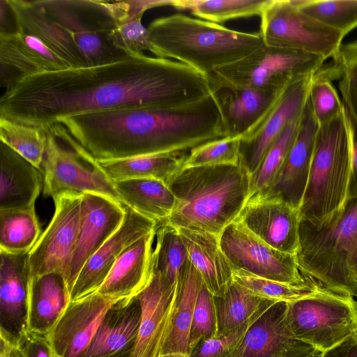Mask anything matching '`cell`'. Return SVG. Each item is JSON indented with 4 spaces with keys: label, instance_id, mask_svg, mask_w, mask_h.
<instances>
[{
    "label": "cell",
    "instance_id": "6da1fadb",
    "mask_svg": "<svg viewBox=\"0 0 357 357\" xmlns=\"http://www.w3.org/2000/svg\"><path fill=\"white\" fill-rule=\"evenodd\" d=\"M211 95L205 76L181 62L145 54L30 76L0 99V117L39 128L92 112L169 107Z\"/></svg>",
    "mask_w": 357,
    "mask_h": 357
},
{
    "label": "cell",
    "instance_id": "7a4b0ae2",
    "mask_svg": "<svg viewBox=\"0 0 357 357\" xmlns=\"http://www.w3.org/2000/svg\"><path fill=\"white\" fill-rule=\"evenodd\" d=\"M17 31L33 35L68 68L126 59L109 35L120 15L119 1L7 0Z\"/></svg>",
    "mask_w": 357,
    "mask_h": 357
},
{
    "label": "cell",
    "instance_id": "3957f363",
    "mask_svg": "<svg viewBox=\"0 0 357 357\" xmlns=\"http://www.w3.org/2000/svg\"><path fill=\"white\" fill-rule=\"evenodd\" d=\"M166 183L176 204L165 221L219 237L250 197L251 175L240 160L236 165L182 168Z\"/></svg>",
    "mask_w": 357,
    "mask_h": 357
},
{
    "label": "cell",
    "instance_id": "277c9868",
    "mask_svg": "<svg viewBox=\"0 0 357 357\" xmlns=\"http://www.w3.org/2000/svg\"><path fill=\"white\" fill-rule=\"evenodd\" d=\"M147 29L156 57L184 63L205 77L263 43L259 31L233 30L182 13L156 18Z\"/></svg>",
    "mask_w": 357,
    "mask_h": 357
},
{
    "label": "cell",
    "instance_id": "5b68a950",
    "mask_svg": "<svg viewBox=\"0 0 357 357\" xmlns=\"http://www.w3.org/2000/svg\"><path fill=\"white\" fill-rule=\"evenodd\" d=\"M354 130L345 110L319 126L305 194L301 222L319 229L336 221L348 200Z\"/></svg>",
    "mask_w": 357,
    "mask_h": 357
},
{
    "label": "cell",
    "instance_id": "8992f818",
    "mask_svg": "<svg viewBox=\"0 0 357 357\" xmlns=\"http://www.w3.org/2000/svg\"><path fill=\"white\" fill-rule=\"evenodd\" d=\"M300 237L296 258L303 276L321 288L357 297V199L325 227L301 222Z\"/></svg>",
    "mask_w": 357,
    "mask_h": 357
},
{
    "label": "cell",
    "instance_id": "52a82bcc",
    "mask_svg": "<svg viewBox=\"0 0 357 357\" xmlns=\"http://www.w3.org/2000/svg\"><path fill=\"white\" fill-rule=\"evenodd\" d=\"M286 319L295 337L324 353L357 332V301L321 287L287 303Z\"/></svg>",
    "mask_w": 357,
    "mask_h": 357
},
{
    "label": "cell",
    "instance_id": "ba28073f",
    "mask_svg": "<svg viewBox=\"0 0 357 357\" xmlns=\"http://www.w3.org/2000/svg\"><path fill=\"white\" fill-rule=\"evenodd\" d=\"M325 61L315 54L263 43L245 57L211 73L235 86L278 93L294 78L317 73Z\"/></svg>",
    "mask_w": 357,
    "mask_h": 357
},
{
    "label": "cell",
    "instance_id": "9c48e42d",
    "mask_svg": "<svg viewBox=\"0 0 357 357\" xmlns=\"http://www.w3.org/2000/svg\"><path fill=\"white\" fill-rule=\"evenodd\" d=\"M259 32L269 47L333 58L344 36L301 11L294 0H269L261 15Z\"/></svg>",
    "mask_w": 357,
    "mask_h": 357
},
{
    "label": "cell",
    "instance_id": "30bf717a",
    "mask_svg": "<svg viewBox=\"0 0 357 357\" xmlns=\"http://www.w3.org/2000/svg\"><path fill=\"white\" fill-rule=\"evenodd\" d=\"M47 139L42 167L43 168V195L54 199L63 193H96L105 195L123 204L114 182L96 160L84 151L69 135L65 142L72 148L62 146L58 138L47 132Z\"/></svg>",
    "mask_w": 357,
    "mask_h": 357
},
{
    "label": "cell",
    "instance_id": "8fae6325",
    "mask_svg": "<svg viewBox=\"0 0 357 357\" xmlns=\"http://www.w3.org/2000/svg\"><path fill=\"white\" fill-rule=\"evenodd\" d=\"M219 243L232 269L294 286L314 282L301 273L296 255L269 246L237 220L223 230Z\"/></svg>",
    "mask_w": 357,
    "mask_h": 357
},
{
    "label": "cell",
    "instance_id": "7c38bea8",
    "mask_svg": "<svg viewBox=\"0 0 357 357\" xmlns=\"http://www.w3.org/2000/svg\"><path fill=\"white\" fill-rule=\"evenodd\" d=\"M83 195L55 197L53 217L29 252L30 278L49 273L63 276L74 251L80 229Z\"/></svg>",
    "mask_w": 357,
    "mask_h": 357
},
{
    "label": "cell",
    "instance_id": "4fadbf2b",
    "mask_svg": "<svg viewBox=\"0 0 357 357\" xmlns=\"http://www.w3.org/2000/svg\"><path fill=\"white\" fill-rule=\"evenodd\" d=\"M314 74L294 78L241 137L240 160L252 175L287 123L303 112Z\"/></svg>",
    "mask_w": 357,
    "mask_h": 357
},
{
    "label": "cell",
    "instance_id": "5bb4252c",
    "mask_svg": "<svg viewBox=\"0 0 357 357\" xmlns=\"http://www.w3.org/2000/svg\"><path fill=\"white\" fill-rule=\"evenodd\" d=\"M236 220L269 246L297 255L301 243L299 211L281 198L254 195L248 198Z\"/></svg>",
    "mask_w": 357,
    "mask_h": 357
},
{
    "label": "cell",
    "instance_id": "9a60e30c",
    "mask_svg": "<svg viewBox=\"0 0 357 357\" xmlns=\"http://www.w3.org/2000/svg\"><path fill=\"white\" fill-rule=\"evenodd\" d=\"M287 308L284 301L271 305L250 326L227 357H321L322 351L293 335Z\"/></svg>",
    "mask_w": 357,
    "mask_h": 357
},
{
    "label": "cell",
    "instance_id": "2e32d148",
    "mask_svg": "<svg viewBox=\"0 0 357 357\" xmlns=\"http://www.w3.org/2000/svg\"><path fill=\"white\" fill-rule=\"evenodd\" d=\"M82 195L79 232L63 275L70 293L84 264L117 230L126 215L124 204L100 194Z\"/></svg>",
    "mask_w": 357,
    "mask_h": 357
},
{
    "label": "cell",
    "instance_id": "e0dca14e",
    "mask_svg": "<svg viewBox=\"0 0 357 357\" xmlns=\"http://www.w3.org/2000/svg\"><path fill=\"white\" fill-rule=\"evenodd\" d=\"M119 300L95 292L70 301L49 334L54 357H84L107 310Z\"/></svg>",
    "mask_w": 357,
    "mask_h": 357
},
{
    "label": "cell",
    "instance_id": "ac0fdd59",
    "mask_svg": "<svg viewBox=\"0 0 357 357\" xmlns=\"http://www.w3.org/2000/svg\"><path fill=\"white\" fill-rule=\"evenodd\" d=\"M29 252L0 250V337L17 345L29 331Z\"/></svg>",
    "mask_w": 357,
    "mask_h": 357
},
{
    "label": "cell",
    "instance_id": "d6986e66",
    "mask_svg": "<svg viewBox=\"0 0 357 357\" xmlns=\"http://www.w3.org/2000/svg\"><path fill=\"white\" fill-rule=\"evenodd\" d=\"M125 218L117 230L89 259L70 293V301L97 291L120 255L133 243L152 232L156 222L126 205Z\"/></svg>",
    "mask_w": 357,
    "mask_h": 357
},
{
    "label": "cell",
    "instance_id": "ffe728a7",
    "mask_svg": "<svg viewBox=\"0 0 357 357\" xmlns=\"http://www.w3.org/2000/svg\"><path fill=\"white\" fill-rule=\"evenodd\" d=\"M66 68V62L38 37L17 30L0 32V84L6 91L30 76Z\"/></svg>",
    "mask_w": 357,
    "mask_h": 357
},
{
    "label": "cell",
    "instance_id": "44dd1931",
    "mask_svg": "<svg viewBox=\"0 0 357 357\" xmlns=\"http://www.w3.org/2000/svg\"><path fill=\"white\" fill-rule=\"evenodd\" d=\"M177 287L178 282L152 273L147 286L137 295L142 317L131 357L160 356L170 325Z\"/></svg>",
    "mask_w": 357,
    "mask_h": 357
},
{
    "label": "cell",
    "instance_id": "7402d4cb",
    "mask_svg": "<svg viewBox=\"0 0 357 357\" xmlns=\"http://www.w3.org/2000/svg\"><path fill=\"white\" fill-rule=\"evenodd\" d=\"M319 128L308 98L294 143L273 184L264 194L277 196L299 209L308 180Z\"/></svg>",
    "mask_w": 357,
    "mask_h": 357
},
{
    "label": "cell",
    "instance_id": "603a6c76",
    "mask_svg": "<svg viewBox=\"0 0 357 357\" xmlns=\"http://www.w3.org/2000/svg\"><path fill=\"white\" fill-rule=\"evenodd\" d=\"M206 77L211 94L219 109L226 136L242 137L263 116L280 93L235 86L213 73Z\"/></svg>",
    "mask_w": 357,
    "mask_h": 357
},
{
    "label": "cell",
    "instance_id": "cb8c5ba5",
    "mask_svg": "<svg viewBox=\"0 0 357 357\" xmlns=\"http://www.w3.org/2000/svg\"><path fill=\"white\" fill-rule=\"evenodd\" d=\"M141 317L137 296L117 301L105 314L84 357H131Z\"/></svg>",
    "mask_w": 357,
    "mask_h": 357
},
{
    "label": "cell",
    "instance_id": "d4e9b609",
    "mask_svg": "<svg viewBox=\"0 0 357 357\" xmlns=\"http://www.w3.org/2000/svg\"><path fill=\"white\" fill-rule=\"evenodd\" d=\"M155 229L130 245L117 259L96 292L116 300L137 296L149 284Z\"/></svg>",
    "mask_w": 357,
    "mask_h": 357
},
{
    "label": "cell",
    "instance_id": "484cf974",
    "mask_svg": "<svg viewBox=\"0 0 357 357\" xmlns=\"http://www.w3.org/2000/svg\"><path fill=\"white\" fill-rule=\"evenodd\" d=\"M43 181L40 169L0 143V210L35 205Z\"/></svg>",
    "mask_w": 357,
    "mask_h": 357
},
{
    "label": "cell",
    "instance_id": "4316f807",
    "mask_svg": "<svg viewBox=\"0 0 357 357\" xmlns=\"http://www.w3.org/2000/svg\"><path fill=\"white\" fill-rule=\"evenodd\" d=\"M188 253V259L204 284L214 296H222L233 282V269L222 252L219 237L206 232L177 228Z\"/></svg>",
    "mask_w": 357,
    "mask_h": 357
},
{
    "label": "cell",
    "instance_id": "83f0119b",
    "mask_svg": "<svg viewBox=\"0 0 357 357\" xmlns=\"http://www.w3.org/2000/svg\"><path fill=\"white\" fill-rule=\"evenodd\" d=\"M70 302V292L61 273L30 278L29 331L49 335Z\"/></svg>",
    "mask_w": 357,
    "mask_h": 357
},
{
    "label": "cell",
    "instance_id": "f1b7e54d",
    "mask_svg": "<svg viewBox=\"0 0 357 357\" xmlns=\"http://www.w3.org/2000/svg\"><path fill=\"white\" fill-rule=\"evenodd\" d=\"M213 301L218 337L245 332L266 310L278 302L255 295L234 281L222 296H213Z\"/></svg>",
    "mask_w": 357,
    "mask_h": 357
},
{
    "label": "cell",
    "instance_id": "f546056e",
    "mask_svg": "<svg viewBox=\"0 0 357 357\" xmlns=\"http://www.w3.org/2000/svg\"><path fill=\"white\" fill-rule=\"evenodd\" d=\"M202 284L201 275L188 259L179 273L176 303L160 355L173 352L188 354L190 329Z\"/></svg>",
    "mask_w": 357,
    "mask_h": 357
},
{
    "label": "cell",
    "instance_id": "4dcf8cb0",
    "mask_svg": "<svg viewBox=\"0 0 357 357\" xmlns=\"http://www.w3.org/2000/svg\"><path fill=\"white\" fill-rule=\"evenodd\" d=\"M113 182L122 202L145 218L159 223L171 215L176 197L165 182L152 178Z\"/></svg>",
    "mask_w": 357,
    "mask_h": 357
},
{
    "label": "cell",
    "instance_id": "1f68e13d",
    "mask_svg": "<svg viewBox=\"0 0 357 357\" xmlns=\"http://www.w3.org/2000/svg\"><path fill=\"white\" fill-rule=\"evenodd\" d=\"M189 151L163 152L124 159L97 161L112 181L152 178L167 183L174 174L181 169Z\"/></svg>",
    "mask_w": 357,
    "mask_h": 357
},
{
    "label": "cell",
    "instance_id": "d6a6232c",
    "mask_svg": "<svg viewBox=\"0 0 357 357\" xmlns=\"http://www.w3.org/2000/svg\"><path fill=\"white\" fill-rule=\"evenodd\" d=\"M41 234L35 205L0 210V250L9 253L29 252Z\"/></svg>",
    "mask_w": 357,
    "mask_h": 357
},
{
    "label": "cell",
    "instance_id": "836d02e7",
    "mask_svg": "<svg viewBox=\"0 0 357 357\" xmlns=\"http://www.w3.org/2000/svg\"><path fill=\"white\" fill-rule=\"evenodd\" d=\"M155 238L152 273L177 282L181 269L188 259V250L178 230L166 221L157 223Z\"/></svg>",
    "mask_w": 357,
    "mask_h": 357
},
{
    "label": "cell",
    "instance_id": "e575fe53",
    "mask_svg": "<svg viewBox=\"0 0 357 357\" xmlns=\"http://www.w3.org/2000/svg\"><path fill=\"white\" fill-rule=\"evenodd\" d=\"M269 0H173L172 7L190 10L200 19L220 24L226 21L260 16Z\"/></svg>",
    "mask_w": 357,
    "mask_h": 357
},
{
    "label": "cell",
    "instance_id": "d590c367",
    "mask_svg": "<svg viewBox=\"0 0 357 357\" xmlns=\"http://www.w3.org/2000/svg\"><path fill=\"white\" fill-rule=\"evenodd\" d=\"M301 115L287 123L251 175L250 197L266 193L273 184L297 137Z\"/></svg>",
    "mask_w": 357,
    "mask_h": 357
},
{
    "label": "cell",
    "instance_id": "8d00e7d4",
    "mask_svg": "<svg viewBox=\"0 0 357 357\" xmlns=\"http://www.w3.org/2000/svg\"><path fill=\"white\" fill-rule=\"evenodd\" d=\"M47 139V132L39 128L0 117L1 142L40 170Z\"/></svg>",
    "mask_w": 357,
    "mask_h": 357
},
{
    "label": "cell",
    "instance_id": "74e56055",
    "mask_svg": "<svg viewBox=\"0 0 357 357\" xmlns=\"http://www.w3.org/2000/svg\"><path fill=\"white\" fill-rule=\"evenodd\" d=\"M331 63L339 79L338 87L354 138L357 141V40L342 44Z\"/></svg>",
    "mask_w": 357,
    "mask_h": 357
},
{
    "label": "cell",
    "instance_id": "f35d334b",
    "mask_svg": "<svg viewBox=\"0 0 357 357\" xmlns=\"http://www.w3.org/2000/svg\"><path fill=\"white\" fill-rule=\"evenodd\" d=\"M298 8L344 36L357 27V0H294Z\"/></svg>",
    "mask_w": 357,
    "mask_h": 357
},
{
    "label": "cell",
    "instance_id": "ab89813d",
    "mask_svg": "<svg viewBox=\"0 0 357 357\" xmlns=\"http://www.w3.org/2000/svg\"><path fill=\"white\" fill-rule=\"evenodd\" d=\"M336 79L331 63L314 73L311 82L309 100L319 126L338 116L344 109L342 101L332 84Z\"/></svg>",
    "mask_w": 357,
    "mask_h": 357
},
{
    "label": "cell",
    "instance_id": "60d3db41",
    "mask_svg": "<svg viewBox=\"0 0 357 357\" xmlns=\"http://www.w3.org/2000/svg\"><path fill=\"white\" fill-rule=\"evenodd\" d=\"M233 281L255 295L287 303L309 296L321 288L314 282L294 286L259 278L239 269H233Z\"/></svg>",
    "mask_w": 357,
    "mask_h": 357
},
{
    "label": "cell",
    "instance_id": "b9f144b4",
    "mask_svg": "<svg viewBox=\"0 0 357 357\" xmlns=\"http://www.w3.org/2000/svg\"><path fill=\"white\" fill-rule=\"evenodd\" d=\"M143 15L130 12L123 1V11L109 35L113 44L129 56L144 54V51L154 53L147 27L142 22Z\"/></svg>",
    "mask_w": 357,
    "mask_h": 357
},
{
    "label": "cell",
    "instance_id": "7bdbcfd3",
    "mask_svg": "<svg viewBox=\"0 0 357 357\" xmlns=\"http://www.w3.org/2000/svg\"><path fill=\"white\" fill-rule=\"evenodd\" d=\"M241 143V137L229 136L206 142L188 152L182 168L238 164Z\"/></svg>",
    "mask_w": 357,
    "mask_h": 357
},
{
    "label": "cell",
    "instance_id": "ee69618b",
    "mask_svg": "<svg viewBox=\"0 0 357 357\" xmlns=\"http://www.w3.org/2000/svg\"><path fill=\"white\" fill-rule=\"evenodd\" d=\"M216 330L213 295L203 282L194 308L189 334L188 353L201 341L215 337Z\"/></svg>",
    "mask_w": 357,
    "mask_h": 357
},
{
    "label": "cell",
    "instance_id": "f6af8a7d",
    "mask_svg": "<svg viewBox=\"0 0 357 357\" xmlns=\"http://www.w3.org/2000/svg\"><path fill=\"white\" fill-rule=\"evenodd\" d=\"M245 332L229 336H215L201 341L188 353L189 357H227Z\"/></svg>",
    "mask_w": 357,
    "mask_h": 357
},
{
    "label": "cell",
    "instance_id": "bcb514c9",
    "mask_svg": "<svg viewBox=\"0 0 357 357\" xmlns=\"http://www.w3.org/2000/svg\"><path fill=\"white\" fill-rule=\"evenodd\" d=\"M23 357H54L49 336L28 331L17 344Z\"/></svg>",
    "mask_w": 357,
    "mask_h": 357
},
{
    "label": "cell",
    "instance_id": "7dc6e473",
    "mask_svg": "<svg viewBox=\"0 0 357 357\" xmlns=\"http://www.w3.org/2000/svg\"><path fill=\"white\" fill-rule=\"evenodd\" d=\"M321 357H357V332L339 345L324 352Z\"/></svg>",
    "mask_w": 357,
    "mask_h": 357
},
{
    "label": "cell",
    "instance_id": "c3c4849f",
    "mask_svg": "<svg viewBox=\"0 0 357 357\" xmlns=\"http://www.w3.org/2000/svg\"><path fill=\"white\" fill-rule=\"evenodd\" d=\"M355 199H357V141L354 138L348 200L350 201Z\"/></svg>",
    "mask_w": 357,
    "mask_h": 357
},
{
    "label": "cell",
    "instance_id": "681fc988",
    "mask_svg": "<svg viewBox=\"0 0 357 357\" xmlns=\"http://www.w3.org/2000/svg\"><path fill=\"white\" fill-rule=\"evenodd\" d=\"M159 357H189L188 354L181 352H173L160 355Z\"/></svg>",
    "mask_w": 357,
    "mask_h": 357
},
{
    "label": "cell",
    "instance_id": "f907efd6",
    "mask_svg": "<svg viewBox=\"0 0 357 357\" xmlns=\"http://www.w3.org/2000/svg\"><path fill=\"white\" fill-rule=\"evenodd\" d=\"M355 274H356V276L357 277V263H356V268H355Z\"/></svg>",
    "mask_w": 357,
    "mask_h": 357
}]
</instances>
